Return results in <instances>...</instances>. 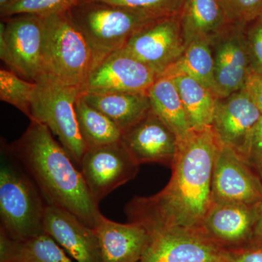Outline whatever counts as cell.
Masks as SVG:
<instances>
[{"label": "cell", "instance_id": "836d02e7", "mask_svg": "<svg viewBox=\"0 0 262 262\" xmlns=\"http://www.w3.org/2000/svg\"><path fill=\"white\" fill-rule=\"evenodd\" d=\"M249 247L262 248V201L258 204L257 219Z\"/></svg>", "mask_w": 262, "mask_h": 262}, {"label": "cell", "instance_id": "277c9868", "mask_svg": "<svg viewBox=\"0 0 262 262\" xmlns=\"http://www.w3.org/2000/svg\"><path fill=\"white\" fill-rule=\"evenodd\" d=\"M70 13L89 44L92 69L105 57L125 48L136 32L161 18L138 10L86 0L72 7Z\"/></svg>", "mask_w": 262, "mask_h": 262}, {"label": "cell", "instance_id": "ba28073f", "mask_svg": "<svg viewBox=\"0 0 262 262\" xmlns=\"http://www.w3.org/2000/svg\"><path fill=\"white\" fill-rule=\"evenodd\" d=\"M0 34L4 36L11 54V70L25 80L37 82L45 74L43 17L32 14L13 15L3 18Z\"/></svg>", "mask_w": 262, "mask_h": 262}, {"label": "cell", "instance_id": "f546056e", "mask_svg": "<svg viewBox=\"0 0 262 262\" xmlns=\"http://www.w3.org/2000/svg\"><path fill=\"white\" fill-rule=\"evenodd\" d=\"M246 37L251 72L262 75V15L248 24Z\"/></svg>", "mask_w": 262, "mask_h": 262}, {"label": "cell", "instance_id": "ffe728a7", "mask_svg": "<svg viewBox=\"0 0 262 262\" xmlns=\"http://www.w3.org/2000/svg\"><path fill=\"white\" fill-rule=\"evenodd\" d=\"M179 18L187 47L203 39L211 42L231 24L218 0H183Z\"/></svg>", "mask_w": 262, "mask_h": 262}, {"label": "cell", "instance_id": "52a82bcc", "mask_svg": "<svg viewBox=\"0 0 262 262\" xmlns=\"http://www.w3.org/2000/svg\"><path fill=\"white\" fill-rule=\"evenodd\" d=\"M79 167L90 194L98 204L117 188L135 178L139 170V165L120 141L88 149Z\"/></svg>", "mask_w": 262, "mask_h": 262}, {"label": "cell", "instance_id": "5bb4252c", "mask_svg": "<svg viewBox=\"0 0 262 262\" xmlns=\"http://www.w3.org/2000/svg\"><path fill=\"white\" fill-rule=\"evenodd\" d=\"M120 141L139 165L158 163L171 168L178 149L177 136L152 110L124 131Z\"/></svg>", "mask_w": 262, "mask_h": 262}, {"label": "cell", "instance_id": "5b68a950", "mask_svg": "<svg viewBox=\"0 0 262 262\" xmlns=\"http://www.w3.org/2000/svg\"><path fill=\"white\" fill-rule=\"evenodd\" d=\"M45 74L60 82L82 89L91 69L92 53L70 10L43 17Z\"/></svg>", "mask_w": 262, "mask_h": 262}, {"label": "cell", "instance_id": "3957f363", "mask_svg": "<svg viewBox=\"0 0 262 262\" xmlns=\"http://www.w3.org/2000/svg\"><path fill=\"white\" fill-rule=\"evenodd\" d=\"M47 206L37 184L2 141L0 229L18 241L42 234Z\"/></svg>", "mask_w": 262, "mask_h": 262}, {"label": "cell", "instance_id": "7c38bea8", "mask_svg": "<svg viewBox=\"0 0 262 262\" xmlns=\"http://www.w3.org/2000/svg\"><path fill=\"white\" fill-rule=\"evenodd\" d=\"M247 25L230 24L211 41L215 94L218 98L244 89L252 74L246 42Z\"/></svg>", "mask_w": 262, "mask_h": 262}, {"label": "cell", "instance_id": "4316f807", "mask_svg": "<svg viewBox=\"0 0 262 262\" xmlns=\"http://www.w3.org/2000/svg\"><path fill=\"white\" fill-rule=\"evenodd\" d=\"M81 1L82 0H17L0 8V15L2 18L20 14L48 16L70 10Z\"/></svg>", "mask_w": 262, "mask_h": 262}, {"label": "cell", "instance_id": "83f0119b", "mask_svg": "<svg viewBox=\"0 0 262 262\" xmlns=\"http://www.w3.org/2000/svg\"><path fill=\"white\" fill-rule=\"evenodd\" d=\"M144 12L158 18L179 15L183 0H86Z\"/></svg>", "mask_w": 262, "mask_h": 262}, {"label": "cell", "instance_id": "9c48e42d", "mask_svg": "<svg viewBox=\"0 0 262 262\" xmlns=\"http://www.w3.org/2000/svg\"><path fill=\"white\" fill-rule=\"evenodd\" d=\"M227 251L201 230L166 229L149 234L140 262H225Z\"/></svg>", "mask_w": 262, "mask_h": 262}, {"label": "cell", "instance_id": "30bf717a", "mask_svg": "<svg viewBox=\"0 0 262 262\" xmlns=\"http://www.w3.org/2000/svg\"><path fill=\"white\" fill-rule=\"evenodd\" d=\"M186 46L179 15L164 17L136 32L124 48L158 78L182 56Z\"/></svg>", "mask_w": 262, "mask_h": 262}, {"label": "cell", "instance_id": "4fadbf2b", "mask_svg": "<svg viewBox=\"0 0 262 262\" xmlns=\"http://www.w3.org/2000/svg\"><path fill=\"white\" fill-rule=\"evenodd\" d=\"M158 79L154 71L122 48L105 57L91 70L81 91H127L149 94Z\"/></svg>", "mask_w": 262, "mask_h": 262}, {"label": "cell", "instance_id": "e575fe53", "mask_svg": "<svg viewBox=\"0 0 262 262\" xmlns=\"http://www.w3.org/2000/svg\"><path fill=\"white\" fill-rule=\"evenodd\" d=\"M258 175H259L260 179H261L262 182V168L260 169L258 171Z\"/></svg>", "mask_w": 262, "mask_h": 262}, {"label": "cell", "instance_id": "d4e9b609", "mask_svg": "<svg viewBox=\"0 0 262 262\" xmlns=\"http://www.w3.org/2000/svg\"><path fill=\"white\" fill-rule=\"evenodd\" d=\"M180 75H187L201 82L215 94L214 61L211 42L203 39L189 44L182 56L160 77H173Z\"/></svg>", "mask_w": 262, "mask_h": 262}, {"label": "cell", "instance_id": "484cf974", "mask_svg": "<svg viewBox=\"0 0 262 262\" xmlns=\"http://www.w3.org/2000/svg\"><path fill=\"white\" fill-rule=\"evenodd\" d=\"M37 83L25 80L12 70H0V100L18 108L30 118Z\"/></svg>", "mask_w": 262, "mask_h": 262}, {"label": "cell", "instance_id": "2e32d148", "mask_svg": "<svg viewBox=\"0 0 262 262\" xmlns=\"http://www.w3.org/2000/svg\"><path fill=\"white\" fill-rule=\"evenodd\" d=\"M43 232L76 261L103 262L96 231L70 212L48 205L43 220Z\"/></svg>", "mask_w": 262, "mask_h": 262}, {"label": "cell", "instance_id": "d6986e66", "mask_svg": "<svg viewBox=\"0 0 262 262\" xmlns=\"http://www.w3.org/2000/svg\"><path fill=\"white\" fill-rule=\"evenodd\" d=\"M80 94L86 102L113 120L122 133L151 110L148 94L110 91H82Z\"/></svg>", "mask_w": 262, "mask_h": 262}, {"label": "cell", "instance_id": "7a4b0ae2", "mask_svg": "<svg viewBox=\"0 0 262 262\" xmlns=\"http://www.w3.org/2000/svg\"><path fill=\"white\" fill-rule=\"evenodd\" d=\"M30 121L23 135L6 144L7 148L32 177L48 206L70 212L95 229L102 213L80 170L47 126Z\"/></svg>", "mask_w": 262, "mask_h": 262}, {"label": "cell", "instance_id": "7402d4cb", "mask_svg": "<svg viewBox=\"0 0 262 262\" xmlns=\"http://www.w3.org/2000/svg\"><path fill=\"white\" fill-rule=\"evenodd\" d=\"M148 94L151 110L173 131L178 141L186 139L193 130L173 78L160 77Z\"/></svg>", "mask_w": 262, "mask_h": 262}, {"label": "cell", "instance_id": "1f68e13d", "mask_svg": "<svg viewBox=\"0 0 262 262\" xmlns=\"http://www.w3.org/2000/svg\"><path fill=\"white\" fill-rule=\"evenodd\" d=\"M225 262H262V248L228 250Z\"/></svg>", "mask_w": 262, "mask_h": 262}, {"label": "cell", "instance_id": "cb8c5ba5", "mask_svg": "<svg viewBox=\"0 0 262 262\" xmlns=\"http://www.w3.org/2000/svg\"><path fill=\"white\" fill-rule=\"evenodd\" d=\"M75 112L81 136L88 149L118 142L122 131L107 116L86 102L82 95L75 101Z\"/></svg>", "mask_w": 262, "mask_h": 262}, {"label": "cell", "instance_id": "f1b7e54d", "mask_svg": "<svg viewBox=\"0 0 262 262\" xmlns=\"http://www.w3.org/2000/svg\"><path fill=\"white\" fill-rule=\"evenodd\" d=\"M229 23L248 25L262 15V0H218Z\"/></svg>", "mask_w": 262, "mask_h": 262}, {"label": "cell", "instance_id": "603a6c76", "mask_svg": "<svg viewBox=\"0 0 262 262\" xmlns=\"http://www.w3.org/2000/svg\"><path fill=\"white\" fill-rule=\"evenodd\" d=\"M171 78L178 89L192 130H201L211 127L218 99L214 93L187 75H177Z\"/></svg>", "mask_w": 262, "mask_h": 262}, {"label": "cell", "instance_id": "e0dca14e", "mask_svg": "<svg viewBox=\"0 0 262 262\" xmlns=\"http://www.w3.org/2000/svg\"><path fill=\"white\" fill-rule=\"evenodd\" d=\"M261 113L244 89L215 102L211 127L223 146L241 155Z\"/></svg>", "mask_w": 262, "mask_h": 262}, {"label": "cell", "instance_id": "ac0fdd59", "mask_svg": "<svg viewBox=\"0 0 262 262\" xmlns=\"http://www.w3.org/2000/svg\"><path fill=\"white\" fill-rule=\"evenodd\" d=\"M94 229L103 262H140L149 241V232L143 226L117 223L101 214Z\"/></svg>", "mask_w": 262, "mask_h": 262}, {"label": "cell", "instance_id": "9a60e30c", "mask_svg": "<svg viewBox=\"0 0 262 262\" xmlns=\"http://www.w3.org/2000/svg\"><path fill=\"white\" fill-rule=\"evenodd\" d=\"M258 204L213 203L202 232L227 250L249 247L257 219Z\"/></svg>", "mask_w": 262, "mask_h": 262}, {"label": "cell", "instance_id": "d6a6232c", "mask_svg": "<svg viewBox=\"0 0 262 262\" xmlns=\"http://www.w3.org/2000/svg\"><path fill=\"white\" fill-rule=\"evenodd\" d=\"M244 89L262 114V75L251 74Z\"/></svg>", "mask_w": 262, "mask_h": 262}, {"label": "cell", "instance_id": "8992f818", "mask_svg": "<svg viewBox=\"0 0 262 262\" xmlns=\"http://www.w3.org/2000/svg\"><path fill=\"white\" fill-rule=\"evenodd\" d=\"M30 120L48 127L75 165H80L87 147L82 140L75 112L80 89L46 75L37 82Z\"/></svg>", "mask_w": 262, "mask_h": 262}, {"label": "cell", "instance_id": "4dcf8cb0", "mask_svg": "<svg viewBox=\"0 0 262 262\" xmlns=\"http://www.w3.org/2000/svg\"><path fill=\"white\" fill-rule=\"evenodd\" d=\"M241 156L257 172L262 168V114L250 133Z\"/></svg>", "mask_w": 262, "mask_h": 262}, {"label": "cell", "instance_id": "6da1fadb", "mask_svg": "<svg viewBox=\"0 0 262 262\" xmlns=\"http://www.w3.org/2000/svg\"><path fill=\"white\" fill-rule=\"evenodd\" d=\"M222 145L211 126L193 130L178 141L168 184L153 195L133 198L125 207L129 222L143 226L149 234L171 229L202 231L213 204L212 174Z\"/></svg>", "mask_w": 262, "mask_h": 262}, {"label": "cell", "instance_id": "44dd1931", "mask_svg": "<svg viewBox=\"0 0 262 262\" xmlns=\"http://www.w3.org/2000/svg\"><path fill=\"white\" fill-rule=\"evenodd\" d=\"M0 262H72L67 253L48 234L26 241L10 238L0 229Z\"/></svg>", "mask_w": 262, "mask_h": 262}, {"label": "cell", "instance_id": "8fae6325", "mask_svg": "<svg viewBox=\"0 0 262 262\" xmlns=\"http://www.w3.org/2000/svg\"><path fill=\"white\" fill-rule=\"evenodd\" d=\"M254 168L228 146L222 145L212 174L213 203L256 205L262 201V182Z\"/></svg>", "mask_w": 262, "mask_h": 262}]
</instances>
